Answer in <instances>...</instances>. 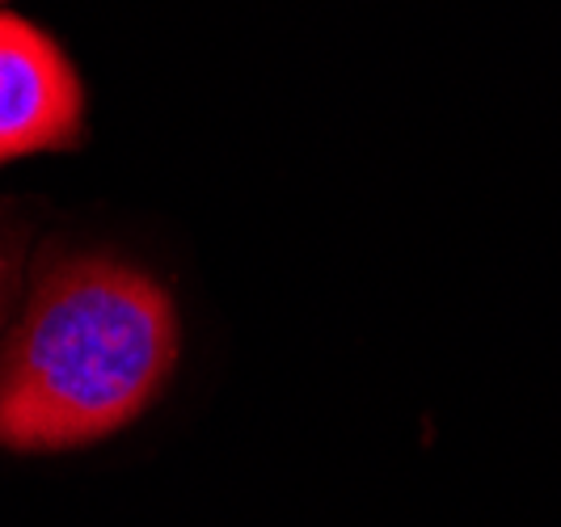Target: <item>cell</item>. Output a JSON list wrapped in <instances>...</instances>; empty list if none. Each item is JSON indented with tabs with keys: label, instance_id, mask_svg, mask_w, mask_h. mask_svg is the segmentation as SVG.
Returning a JSON list of instances; mask_svg holds the SVG:
<instances>
[{
	"label": "cell",
	"instance_id": "cell-1",
	"mask_svg": "<svg viewBox=\"0 0 561 527\" xmlns=\"http://www.w3.org/2000/svg\"><path fill=\"white\" fill-rule=\"evenodd\" d=\"M178 363L161 283L114 257H72L38 278L0 355V447L98 444L157 401Z\"/></svg>",
	"mask_w": 561,
	"mask_h": 527
},
{
	"label": "cell",
	"instance_id": "cell-2",
	"mask_svg": "<svg viewBox=\"0 0 561 527\" xmlns=\"http://www.w3.org/2000/svg\"><path fill=\"white\" fill-rule=\"evenodd\" d=\"M84 136V89L47 30L0 13V165L68 152Z\"/></svg>",
	"mask_w": 561,
	"mask_h": 527
},
{
	"label": "cell",
	"instance_id": "cell-3",
	"mask_svg": "<svg viewBox=\"0 0 561 527\" xmlns=\"http://www.w3.org/2000/svg\"><path fill=\"white\" fill-rule=\"evenodd\" d=\"M0 271H4V262H0Z\"/></svg>",
	"mask_w": 561,
	"mask_h": 527
}]
</instances>
